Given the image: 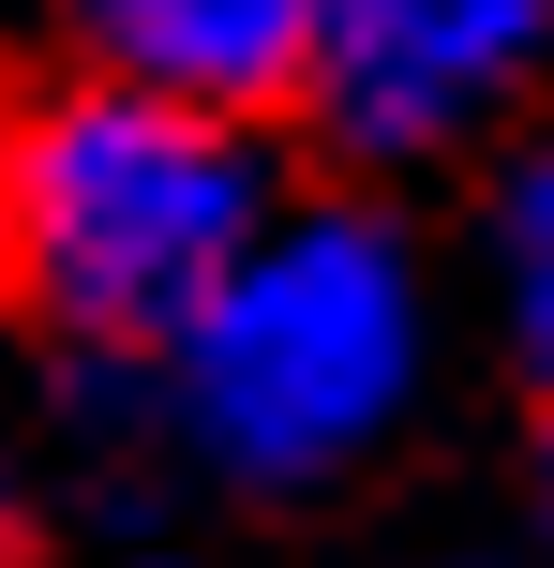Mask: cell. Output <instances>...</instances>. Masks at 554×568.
Returning <instances> with one entry per match:
<instances>
[{"label": "cell", "mask_w": 554, "mask_h": 568, "mask_svg": "<svg viewBox=\"0 0 554 568\" xmlns=\"http://www.w3.org/2000/svg\"><path fill=\"white\" fill-rule=\"evenodd\" d=\"M540 479H554V434H540Z\"/></svg>", "instance_id": "cell-6"}, {"label": "cell", "mask_w": 554, "mask_h": 568, "mask_svg": "<svg viewBox=\"0 0 554 568\" xmlns=\"http://www.w3.org/2000/svg\"><path fill=\"white\" fill-rule=\"evenodd\" d=\"M60 30L90 45V75L210 105V120L285 105L315 60V0H60Z\"/></svg>", "instance_id": "cell-4"}, {"label": "cell", "mask_w": 554, "mask_h": 568, "mask_svg": "<svg viewBox=\"0 0 554 568\" xmlns=\"http://www.w3.org/2000/svg\"><path fill=\"white\" fill-rule=\"evenodd\" d=\"M255 240L270 165L210 105L75 75L0 120V284L75 344H180Z\"/></svg>", "instance_id": "cell-1"}, {"label": "cell", "mask_w": 554, "mask_h": 568, "mask_svg": "<svg viewBox=\"0 0 554 568\" xmlns=\"http://www.w3.org/2000/svg\"><path fill=\"white\" fill-rule=\"evenodd\" d=\"M195 434L240 479H315L405 404L420 374V284L405 240L345 225V210H270V240L210 284V314L165 344Z\"/></svg>", "instance_id": "cell-2"}, {"label": "cell", "mask_w": 554, "mask_h": 568, "mask_svg": "<svg viewBox=\"0 0 554 568\" xmlns=\"http://www.w3.org/2000/svg\"><path fill=\"white\" fill-rule=\"evenodd\" d=\"M554 0H315V120L375 165H420V150H465L480 120H510V90L540 75Z\"/></svg>", "instance_id": "cell-3"}, {"label": "cell", "mask_w": 554, "mask_h": 568, "mask_svg": "<svg viewBox=\"0 0 554 568\" xmlns=\"http://www.w3.org/2000/svg\"><path fill=\"white\" fill-rule=\"evenodd\" d=\"M495 270H510V329H525V359L554 374V135L510 165V210H495Z\"/></svg>", "instance_id": "cell-5"}]
</instances>
